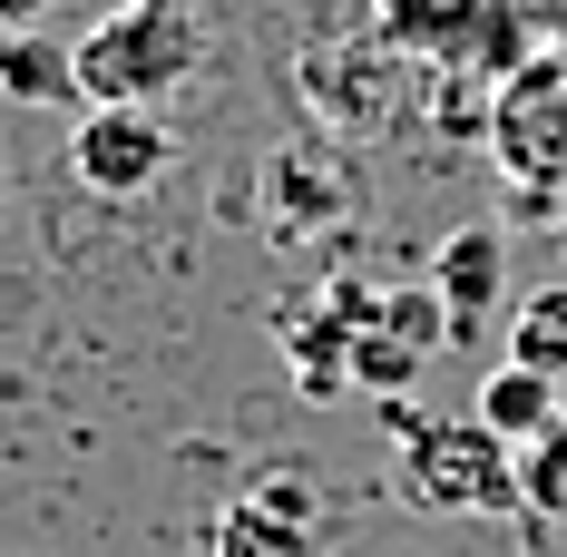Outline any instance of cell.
Returning a JSON list of instances; mask_svg holds the SVG:
<instances>
[{
    "label": "cell",
    "instance_id": "obj_5",
    "mask_svg": "<svg viewBox=\"0 0 567 557\" xmlns=\"http://www.w3.org/2000/svg\"><path fill=\"white\" fill-rule=\"evenodd\" d=\"M167 167H176V127L157 109H79V127H69V176L99 206H137L147 186H167Z\"/></svg>",
    "mask_w": 567,
    "mask_h": 557
},
{
    "label": "cell",
    "instance_id": "obj_11",
    "mask_svg": "<svg viewBox=\"0 0 567 557\" xmlns=\"http://www.w3.org/2000/svg\"><path fill=\"white\" fill-rule=\"evenodd\" d=\"M265 186H275V225H284V235H303V225H323V216L352 206V186L323 176V147H313V137H303V147H284L275 167H265Z\"/></svg>",
    "mask_w": 567,
    "mask_h": 557
},
{
    "label": "cell",
    "instance_id": "obj_15",
    "mask_svg": "<svg viewBox=\"0 0 567 557\" xmlns=\"http://www.w3.org/2000/svg\"><path fill=\"white\" fill-rule=\"evenodd\" d=\"M40 10L50 0H0V30H40Z\"/></svg>",
    "mask_w": 567,
    "mask_h": 557
},
{
    "label": "cell",
    "instance_id": "obj_10",
    "mask_svg": "<svg viewBox=\"0 0 567 557\" xmlns=\"http://www.w3.org/2000/svg\"><path fill=\"white\" fill-rule=\"evenodd\" d=\"M558 401H567V382H548V372H528V362H489L480 372V391H470V411L499 431L509 450H528L548 421H558Z\"/></svg>",
    "mask_w": 567,
    "mask_h": 557
},
{
    "label": "cell",
    "instance_id": "obj_16",
    "mask_svg": "<svg viewBox=\"0 0 567 557\" xmlns=\"http://www.w3.org/2000/svg\"><path fill=\"white\" fill-rule=\"evenodd\" d=\"M89 10H117V0H89Z\"/></svg>",
    "mask_w": 567,
    "mask_h": 557
},
{
    "label": "cell",
    "instance_id": "obj_7",
    "mask_svg": "<svg viewBox=\"0 0 567 557\" xmlns=\"http://www.w3.org/2000/svg\"><path fill=\"white\" fill-rule=\"evenodd\" d=\"M206 557H323V489L303 470H255L206 518Z\"/></svg>",
    "mask_w": 567,
    "mask_h": 557
},
{
    "label": "cell",
    "instance_id": "obj_14",
    "mask_svg": "<svg viewBox=\"0 0 567 557\" xmlns=\"http://www.w3.org/2000/svg\"><path fill=\"white\" fill-rule=\"evenodd\" d=\"M518 508L528 518H567V401H558V421L518 450Z\"/></svg>",
    "mask_w": 567,
    "mask_h": 557
},
{
    "label": "cell",
    "instance_id": "obj_9",
    "mask_svg": "<svg viewBox=\"0 0 567 557\" xmlns=\"http://www.w3.org/2000/svg\"><path fill=\"white\" fill-rule=\"evenodd\" d=\"M499 283H509V245H499V225H451L441 255H431V293H441V313H451V342H470L480 323H489Z\"/></svg>",
    "mask_w": 567,
    "mask_h": 557
},
{
    "label": "cell",
    "instance_id": "obj_2",
    "mask_svg": "<svg viewBox=\"0 0 567 557\" xmlns=\"http://www.w3.org/2000/svg\"><path fill=\"white\" fill-rule=\"evenodd\" d=\"M401 431V499L431 508V518H480V508H518V450L460 411V421H431V411H392Z\"/></svg>",
    "mask_w": 567,
    "mask_h": 557
},
{
    "label": "cell",
    "instance_id": "obj_17",
    "mask_svg": "<svg viewBox=\"0 0 567 557\" xmlns=\"http://www.w3.org/2000/svg\"><path fill=\"white\" fill-rule=\"evenodd\" d=\"M0 196H10V186H0Z\"/></svg>",
    "mask_w": 567,
    "mask_h": 557
},
{
    "label": "cell",
    "instance_id": "obj_3",
    "mask_svg": "<svg viewBox=\"0 0 567 557\" xmlns=\"http://www.w3.org/2000/svg\"><path fill=\"white\" fill-rule=\"evenodd\" d=\"M489 157L518 196H567V50L518 59L489 99Z\"/></svg>",
    "mask_w": 567,
    "mask_h": 557
},
{
    "label": "cell",
    "instance_id": "obj_1",
    "mask_svg": "<svg viewBox=\"0 0 567 557\" xmlns=\"http://www.w3.org/2000/svg\"><path fill=\"white\" fill-rule=\"evenodd\" d=\"M69 69H79V109H167L206 69V30L186 0H117L69 40Z\"/></svg>",
    "mask_w": 567,
    "mask_h": 557
},
{
    "label": "cell",
    "instance_id": "obj_12",
    "mask_svg": "<svg viewBox=\"0 0 567 557\" xmlns=\"http://www.w3.org/2000/svg\"><path fill=\"white\" fill-rule=\"evenodd\" d=\"M0 99H20V109H69V99H79L69 50L40 40V30H0Z\"/></svg>",
    "mask_w": 567,
    "mask_h": 557
},
{
    "label": "cell",
    "instance_id": "obj_4",
    "mask_svg": "<svg viewBox=\"0 0 567 557\" xmlns=\"http://www.w3.org/2000/svg\"><path fill=\"white\" fill-rule=\"evenodd\" d=\"M293 89H303V109L342 127V137H382L401 117V50L382 30H352V40H313V50L293 59Z\"/></svg>",
    "mask_w": 567,
    "mask_h": 557
},
{
    "label": "cell",
    "instance_id": "obj_6",
    "mask_svg": "<svg viewBox=\"0 0 567 557\" xmlns=\"http://www.w3.org/2000/svg\"><path fill=\"white\" fill-rule=\"evenodd\" d=\"M441 342H451V313H441L431 283H372V303H362V323H352V362H342V382L401 401V382H411Z\"/></svg>",
    "mask_w": 567,
    "mask_h": 557
},
{
    "label": "cell",
    "instance_id": "obj_8",
    "mask_svg": "<svg viewBox=\"0 0 567 557\" xmlns=\"http://www.w3.org/2000/svg\"><path fill=\"white\" fill-rule=\"evenodd\" d=\"M451 50L509 79L518 59L567 50V0H451Z\"/></svg>",
    "mask_w": 567,
    "mask_h": 557
},
{
    "label": "cell",
    "instance_id": "obj_13",
    "mask_svg": "<svg viewBox=\"0 0 567 557\" xmlns=\"http://www.w3.org/2000/svg\"><path fill=\"white\" fill-rule=\"evenodd\" d=\"M509 362H528V372L567 382V283H538V293L518 303V323H509Z\"/></svg>",
    "mask_w": 567,
    "mask_h": 557
}]
</instances>
